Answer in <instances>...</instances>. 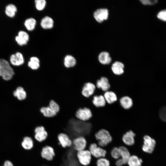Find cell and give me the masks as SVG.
Returning a JSON list of instances; mask_svg holds the SVG:
<instances>
[{"mask_svg": "<svg viewBox=\"0 0 166 166\" xmlns=\"http://www.w3.org/2000/svg\"><path fill=\"white\" fill-rule=\"evenodd\" d=\"M36 22L32 18L27 19L25 21L24 25L26 29L29 31H32L35 28Z\"/></svg>", "mask_w": 166, "mask_h": 166, "instance_id": "obj_31", "label": "cell"}, {"mask_svg": "<svg viewBox=\"0 0 166 166\" xmlns=\"http://www.w3.org/2000/svg\"><path fill=\"white\" fill-rule=\"evenodd\" d=\"M40 112L43 116L47 118H51L55 116L57 113L53 111L49 106L42 107Z\"/></svg>", "mask_w": 166, "mask_h": 166, "instance_id": "obj_28", "label": "cell"}, {"mask_svg": "<svg viewBox=\"0 0 166 166\" xmlns=\"http://www.w3.org/2000/svg\"><path fill=\"white\" fill-rule=\"evenodd\" d=\"M13 95L19 100L22 101L26 99L27 97L26 92L22 87H18L13 92Z\"/></svg>", "mask_w": 166, "mask_h": 166, "instance_id": "obj_24", "label": "cell"}, {"mask_svg": "<svg viewBox=\"0 0 166 166\" xmlns=\"http://www.w3.org/2000/svg\"><path fill=\"white\" fill-rule=\"evenodd\" d=\"M40 61L37 57H33L30 58V61L28 63L29 68L33 70H38L40 67Z\"/></svg>", "mask_w": 166, "mask_h": 166, "instance_id": "obj_25", "label": "cell"}, {"mask_svg": "<svg viewBox=\"0 0 166 166\" xmlns=\"http://www.w3.org/2000/svg\"><path fill=\"white\" fill-rule=\"evenodd\" d=\"M77 64V60L72 56L67 55L65 57L63 64L65 68L67 69L73 68L76 66Z\"/></svg>", "mask_w": 166, "mask_h": 166, "instance_id": "obj_22", "label": "cell"}, {"mask_svg": "<svg viewBox=\"0 0 166 166\" xmlns=\"http://www.w3.org/2000/svg\"><path fill=\"white\" fill-rule=\"evenodd\" d=\"M96 164L97 166H110V161L105 157L98 159Z\"/></svg>", "mask_w": 166, "mask_h": 166, "instance_id": "obj_32", "label": "cell"}, {"mask_svg": "<svg viewBox=\"0 0 166 166\" xmlns=\"http://www.w3.org/2000/svg\"><path fill=\"white\" fill-rule=\"evenodd\" d=\"M124 65L119 61H116L112 65L111 69L113 73L115 75L120 76L124 72Z\"/></svg>", "mask_w": 166, "mask_h": 166, "instance_id": "obj_13", "label": "cell"}, {"mask_svg": "<svg viewBox=\"0 0 166 166\" xmlns=\"http://www.w3.org/2000/svg\"><path fill=\"white\" fill-rule=\"evenodd\" d=\"M22 145L23 148L26 150H30L33 146V141L32 139L30 137L26 136L24 138L22 143Z\"/></svg>", "mask_w": 166, "mask_h": 166, "instance_id": "obj_29", "label": "cell"}, {"mask_svg": "<svg viewBox=\"0 0 166 166\" xmlns=\"http://www.w3.org/2000/svg\"><path fill=\"white\" fill-rule=\"evenodd\" d=\"M112 157L116 160L120 158V153L119 147H115L113 148L111 152Z\"/></svg>", "mask_w": 166, "mask_h": 166, "instance_id": "obj_34", "label": "cell"}, {"mask_svg": "<svg viewBox=\"0 0 166 166\" xmlns=\"http://www.w3.org/2000/svg\"><path fill=\"white\" fill-rule=\"evenodd\" d=\"M14 74V71L9 63L5 59H0V76L8 81L11 79Z\"/></svg>", "mask_w": 166, "mask_h": 166, "instance_id": "obj_2", "label": "cell"}, {"mask_svg": "<svg viewBox=\"0 0 166 166\" xmlns=\"http://www.w3.org/2000/svg\"><path fill=\"white\" fill-rule=\"evenodd\" d=\"M92 156L89 150H82L78 151L77 153V156L79 162L82 165L85 166L90 164Z\"/></svg>", "mask_w": 166, "mask_h": 166, "instance_id": "obj_4", "label": "cell"}, {"mask_svg": "<svg viewBox=\"0 0 166 166\" xmlns=\"http://www.w3.org/2000/svg\"><path fill=\"white\" fill-rule=\"evenodd\" d=\"M119 148L120 153V159L122 160L124 164H127L128 160L131 156L129 150L124 146H121Z\"/></svg>", "mask_w": 166, "mask_h": 166, "instance_id": "obj_23", "label": "cell"}, {"mask_svg": "<svg viewBox=\"0 0 166 166\" xmlns=\"http://www.w3.org/2000/svg\"><path fill=\"white\" fill-rule=\"evenodd\" d=\"M10 61L11 64L14 65L19 66L24 63V60L22 54L18 52L11 55Z\"/></svg>", "mask_w": 166, "mask_h": 166, "instance_id": "obj_15", "label": "cell"}, {"mask_svg": "<svg viewBox=\"0 0 166 166\" xmlns=\"http://www.w3.org/2000/svg\"><path fill=\"white\" fill-rule=\"evenodd\" d=\"M73 144L74 149L78 152L85 150L87 142L84 137L80 136L74 139Z\"/></svg>", "mask_w": 166, "mask_h": 166, "instance_id": "obj_10", "label": "cell"}, {"mask_svg": "<svg viewBox=\"0 0 166 166\" xmlns=\"http://www.w3.org/2000/svg\"><path fill=\"white\" fill-rule=\"evenodd\" d=\"M135 133L132 130L126 132L123 136L122 140L124 143L127 145L131 146L135 143L134 137Z\"/></svg>", "mask_w": 166, "mask_h": 166, "instance_id": "obj_12", "label": "cell"}, {"mask_svg": "<svg viewBox=\"0 0 166 166\" xmlns=\"http://www.w3.org/2000/svg\"><path fill=\"white\" fill-rule=\"evenodd\" d=\"M89 151L92 156L98 159L105 157L107 153L105 149L98 146L95 143H92L90 145Z\"/></svg>", "mask_w": 166, "mask_h": 166, "instance_id": "obj_3", "label": "cell"}, {"mask_svg": "<svg viewBox=\"0 0 166 166\" xmlns=\"http://www.w3.org/2000/svg\"><path fill=\"white\" fill-rule=\"evenodd\" d=\"M17 11V8L15 5L12 4L8 5L6 8L5 13L10 17H13Z\"/></svg>", "mask_w": 166, "mask_h": 166, "instance_id": "obj_30", "label": "cell"}, {"mask_svg": "<svg viewBox=\"0 0 166 166\" xmlns=\"http://www.w3.org/2000/svg\"><path fill=\"white\" fill-rule=\"evenodd\" d=\"M143 139L144 144L142 147L143 151L146 153H152L155 146V140L148 135L144 136Z\"/></svg>", "mask_w": 166, "mask_h": 166, "instance_id": "obj_6", "label": "cell"}, {"mask_svg": "<svg viewBox=\"0 0 166 166\" xmlns=\"http://www.w3.org/2000/svg\"><path fill=\"white\" fill-rule=\"evenodd\" d=\"M60 144L64 148L66 147H70L72 145V142L68 136L65 133H60L57 136Z\"/></svg>", "mask_w": 166, "mask_h": 166, "instance_id": "obj_16", "label": "cell"}, {"mask_svg": "<svg viewBox=\"0 0 166 166\" xmlns=\"http://www.w3.org/2000/svg\"><path fill=\"white\" fill-rule=\"evenodd\" d=\"M36 9L39 10H42L45 8L46 2L45 0H36L35 1Z\"/></svg>", "mask_w": 166, "mask_h": 166, "instance_id": "obj_33", "label": "cell"}, {"mask_svg": "<svg viewBox=\"0 0 166 166\" xmlns=\"http://www.w3.org/2000/svg\"><path fill=\"white\" fill-rule=\"evenodd\" d=\"M98 60L101 64L108 65L111 63L112 59L108 53L103 52L100 53L98 56Z\"/></svg>", "mask_w": 166, "mask_h": 166, "instance_id": "obj_21", "label": "cell"}, {"mask_svg": "<svg viewBox=\"0 0 166 166\" xmlns=\"http://www.w3.org/2000/svg\"><path fill=\"white\" fill-rule=\"evenodd\" d=\"M96 88L94 84L88 82L84 84L81 90L82 95L85 97L89 98L93 95Z\"/></svg>", "mask_w": 166, "mask_h": 166, "instance_id": "obj_7", "label": "cell"}, {"mask_svg": "<svg viewBox=\"0 0 166 166\" xmlns=\"http://www.w3.org/2000/svg\"><path fill=\"white\" fill-rule=\"evenodd\" d=\"M119 102L121 107L126 110L130 109L133 104L132 98L127 96L121 97L119 100Z\"/></svg>", "mask_w": 166, "mask_h": 166, "instance_id": "obj_19", "label": "cell"}, {"mask_svg": "<svg viewBox=\"0 0 166 166\" xmlns=\"http://www.w3.org/2000/svg\"><path fill=\"white\" fill-rule=\"evenodd\" d=\"M49 106L57 113L59 111L60 107L59 105L53 100L50 101Z\"/></svg>", "mask_w": 166, "mask_h": 166, "instance_id": "obj_35", "label": "cell"}, {"mask_svg": "<svg viewBox=\"0 0 166 166\" xmlns=\"http://www.w3.org/2000/svg\"><path fill=\"white\" fill-rule=\"evenodd\" d=\"M157 18L164 21H166V10H161L157 15Z\"/></svg>", "mask_w": 166, "mask_h": 166, "instance_id": "obj_37", "label": "cell"}, {"mask_svg": "<svg viewBox=\"0 0 166 166\" xmlns=\"http://www.w3.org/2000/svg\"><path fill=\"white\" fill-rule=\"evenodd\" d=\"M75 116L79 120L86 121L89 120L92 117V112L89 108H80L76 111Z\"/></svg>", "mask_w": 166, "mask_h": 166, "instance_id": "obj_5", "label": "cell"}, {"mask_svg": "<svg viewBox=\"0 0 166 166\" xmlns=\"http://www.w3.org/2000/svg\"><path fill=\"white\" fill-rule=\"evenodd\" d=\"M34 137L36 140L42 142L45 140L48 136V132L42 126H38L34 129Z\"/></svg>", "mask_w": 166, "mask_h": 166, "instance_id": "obj_8", "label": "cell"}, {"mask_svg": "<svg viewBox=\"0 0 166 166\" xmlns=\"http://www.w3.org/2000/svg\"><path fill=\"white\" fill-rule=\"evenodd\" d=\"M53 19L50 17L46 16L44 17L42 20L41 25L42 27L45 29H51L53 25Z\"/></svg>", "mask_w": 166, "mask_h": 166, "instance_id": "obj_27", "label": "cell"}, {"mask_svg": "<svg viewBox=\"0 0 166 166\" xmlns=\"http://www.w3.org/2000/svg\"><path fill=\"white\" fill-rule=\"evenodd\" d=\"M41 155L43 158L49 161L52 160L55 156L54 149L50 146H46L42 148Z\"/></svg>", "mask_w": 166, "mask_h": 166, "instance_id": "obj_14", "label": "cell"}, {"mask_svg": "<svg viewBox=\"0 0 166 166\" xmlns=\"http://www.w3.org/2000/svg\"><path fill=\"white\" fill-rule=\"evenodd\" d=\"M143 162L142 160L135 155H131L127 164L129 166H141Z\"/></svg>", "mask_w": 166, "mask_h": 166, "instance_id": "obj_26", "label": "cell"}, {"mask_svg": "<svg viewBox=\"0 0 166 166\" xmlns=\"http://www.w3.org/2000/svg\"><path fill=\"white\" fill-rule=\"evenodd\" d=\"M95 137L98 141V145L103 148L107 145L112 140V137L109 132L107 129L101 128L95 134Z\"/></svg>", "mask_w": 166, "mask_h": 166, "instance_id": "obj_1", "label": "cell"}, {"mask_svg": "<svg viewBox=\"0 0 166 166\" xmlns=\"http://www.w3.org/2000/svg\"><path fill=\"white\" fill-rule=\"evenodd\" d=\"M108 10L105 8L98 9L94 12L93 14L96 20L100 23L107 20L108 18Z\"/></svg>", "mask_w": 166, "mask_h": 166, "instance_id": "obj_9", "label": "cell"}, {"mask_svg": "<svg viewBox=\"0 0 166 166\" xmlns=\"http://www.w3.org/2000/svg\"><path fill=\"white\" fill-rule=\"evenodd\" d=\"M15 39L18 44L22 46L27 44L29 40V36L26 32L21 31L19 32L18 35L16 37Z\"/></svg>", "mask_w": 166, "mask_h": 166, "instance_id": "obj_17", "label": "cell"}, {"mask_svg": "<svg viewBox=\"0 0 166 166\" xmlns=\"http://www.w3.org/2000/svg\"><path fill=\"white\" fill-rule=\"evenodd\" d=\"M159 116L162 121L166 122V106L160 109L159 112Z\"/></svg>", "mask_w": 166, "mask_h": 166, "instance_id": "obj_36", "label": "cell"}, {"mask_svg": "<svg viewBox=\"0 0 166 166\" xmlns=\"http://www.w3.org/2000/svg\"><path fill=\"white\" fill-rule=\"evenodd\" d=\"M95 85L96 88L105 92L109 90L110 85L108 79L105 77H102L98 80Z\"/></svg>", "mask_w": 166, "mask_h": 166, "instance_id": "obj_11", "label": "cell"}, {"mask_svg": "<svg viewBox=\"0 0 166 166\" xmlns=\"http://www.w3.org/2000/svg\"><path fill=\"white\" fill-rule=\"evenodd\" d=\"M92 102L93 105L97 108H101L104 107L106 103L103 95H93Z\"/></svg>", "mask_w": 166, "mask_h": 166, "instance_id": "obj_18", "label": "cell"}, {"mask_svg": "<svg viewBox=\"0 0 166 166\" xmlns=\"http://www.w3.org/2000/svg\"><path fill=\"white\" fill-rule=\"evenodd\" d=\"M141 2L144 5H152L157 2L156 0H140Z\"/></svg>", "mask_w": 166, "mask_h": 166, "instance_id": "obj_38", "label": "cell"}, {"mask_svg": "<svg viewBox=\"0 0 166 166\" xmlns=\"http://www.w3.org/2000/svg\"><path fill=\"white\" fill-rule=\"evenodd\" d=\"M103 96L106 103L112 104L117 100V97L115 93L112 91L108 90L104 92Z\"/></svg>", "mask_w": 166, "mask_h": 166, "instance_id": "obj_20", "label": "cell"}, {"mask_svg": "<svg viewBox=\"0 0 166 166\" xmlns=\"http://www.w3.org/2000/svg\"><path fill=\"white\" fill-rule=\"evenodd\" d=\"M3 166H14V165L10 161L6 160Z\"/></svg>", "mask_w": 166, "mask_h": 166, "instance_id": "obj_39", "label": "cell"}]
</instances>
